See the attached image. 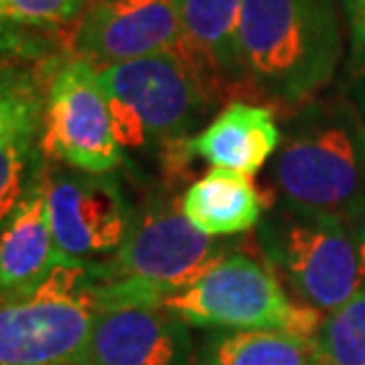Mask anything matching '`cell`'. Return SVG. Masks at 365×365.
<instances>
[{
    "label": "cell",
    "instance_id": "10",
    "mask_svg": "<svg viewBox=\"0 0 365 365\" xmlns=\"http://www.w3.org/2000/svg\"><path fill=\"white\" fill-rule=\"evenodd\" d=\"M68 50L97 71L163 52L189 57L175 0H90Z\"/></svg>",
    "mask_w": 365,
    "mask_h": 365
},
{
    "label": "cell",
    "instance_id": "1",
    "mask_svg": "<svg viewBox=\"0 0 365 365\" xmlns=\"http://www.w3.org/2000/svg\"><path fill=\"white\" fill-rule=\"evenodd\" d=\"M240 61L245 85L285 104L318 95L344 54L337 0H243Z\"/></svg>",
    "mask_w": 365,
    "mask_h": 365
},
{
    "label": "cell",
    "instance_id": "7",
    "mask_svg": "<svg viewBox=\"0 0 365 365\" xmlns=\"http://www.w3.org/2000/svg\"><path fill=\"white\" fill-rule=\"evenodd\" d=\"M259 245L307 307L330 314L363 290L354 238L339 217L278 203L262 222Z\"/></svg>",
    "mask_w": 365,
    "mask_h": 365
},
{
    "label": "cell",
    "instance_id": "9",
    "mask_svg": "<svg viewBox=\"0 0 365 365\" xmlns=\"http://www.w3.org/2000/svg\"><path fill=\"white\" fill-rule=\"evenodd\" d=\"M45 196L59 259L104 257L125 243L132 212L111 175L45 163Z\"/></svg>",
    "mask_w": 365,
    "mask_h": 365
},
{
    "label": "cell",
    "instance_id": "19",
    "mask_svg": "<svg viewBox=\"0 0 365 365\" xmlns=\"http://www.w3.org/2000/svg\"><path fill=\"white\" fill-rule=\"evenodd\" d=\"M318 346L328 365H365V287L323 318Z\"/></svg>",
    "mask_w": 365,
    "mask_h": 365
},
{
    "label": "cell",
    "instance_id": "16",
    "mask_svg": "<svg viewBox=\"0 0 365 365\" xmlns=\"http://www.w3.org/2000/svg\"><path fill=\"white\" fill-rule=\"evenodd\" d=\"M198 365H328L318 337L276 330H217L200 349Z\"/></svg>",
    "mask_w": 365,
    "mask_h": 365
},
{
    "label": "cell",
    "instance_id": "5",
    "mask_svg": "<svg viewBox=\"0 0 365 365\" xmlns=\"http://www.w3.org/2000/svg\"><path fill=\"white\" fill-rule=\"evenodd\" d=\"M97 314L88 264L59 259L34 290L0 299V365H73Z\"/></svg>",
    "mask_w": 365,
    "mask_h": 365
},
{
    "label": "cell",
    "instance_id": "6",
    "mask_svg": "<svg viewBox=\"0 0 365 365\" xmlns=\"http://www.w3.org/2000/svg\"><path fill=\"white\" fill-rule=\"evenodd\" d=\"M163 307L186 325L217 330H276L316 339L323 325L318 309L290 302L278 278L245 255H227Z\"/></svg>",
    "mask_w": 365,
    "mask_h": 365
},
{
    "label": "cell",
    "instance_id": "15",
    "mask_svg": "<svg viewBox=\"0 0 365 365\" xmlns=\"http://www.w3.org/2000/svg\"><path fill=\"white\" fill-rule=\"evenodd\" d=\"M180 210L200 234L224 238L257 227L262 196L245 175L212 168L186 189Z\"/></svg>",
    "mask_w": 365,
    "mask_h": 365
},
{
    "label": "cell",
    "instance_id": "3",
    "mask_svg": "<svg viewBox=\"0 0 365 365\" xmlns=\"http://www.w3.org/2000/svg\"><path fill=\"white\" fill-rule=\"evenodd\" d=\"M120 149L186 153L191 132L217 104V85L180 52L151 54L99 71Z\"/></svg>",
    "mask_w": 365,
    "mask_h": 365
},
{
    "label": "cell",
    "instance_id": "12",
    "mask_svg": "<svg viewBox=\"0 0 365 365\" xmlns=\"http://www.w3.org/2000/svg\"><path fill=\"white\" fill-rule=\"evenodd\" d=\"M281 139L283 132L278 130L271 108L234 102L186 142V156L250 177L276 156Z\"/></svg>",
    "mask_w": 365,
    "mask_h": 365
},
{
    "label": "cell",
    "instance_id": "21",
    "mask_svg": "<svg viewBox=\"0 0 365 365\" xmlns=\"http://www.w3.org/2000/svg\"><path fill=\"white\" fill-rule=\"evenodd\" d=\"M349 26L351 71L365 85V0H337Z\"/></svg>",
    "mask_w": 365,
    "mask_h": 365
},
{
    "label": "cell",
    "instance_id": "18",
    "mask_svg": "<svg viewBox=\"0 0 365 365\" xmlns=\"http://www.w3.org/2000/svg\"><path fill=\"white\" fill-rule=\"evenodd\" d=\"M38 139V132H26L0 142V231L45 165Z\"/></svg>",
    "mask_w": 365,
    "mask_h": 365
},
{
    "label": "cell",
    "instance_id": "17",
    "mask_svg": "<svg viewBox=\"0 0 365 365\" xmlns=\"http://www.w3.org/2000/svg\"><path fill=\"white\" fill-rule=\"evenodd\" d=\"M48 73L41 76L19 61H0V142L26 132L41 135L48 92V83L41 78Z\"/></svg>",
    "mask_w": 365,
    "mask_h": 365
},
{
    "label": "cell",
    "instance_id": "13",
    "mask_svg": "<svg viewBox=\"0 0 365 365\" xmlns=\"http://www.w3.org/2000/svg\"><path fill=\"white\" fill-rule=\"evenodd\" d=\"M59 262L45 196V165L0 231V299L24 294Z\"/></svg>",
    "mask_w": 365,
    "mask_h": 365
},
{
    "label": "cell",
    "instance_id": "8",
    "mask_svg": "<svg viewBox=\"0 0 365 365\" xmlns=\"http://www.w3.org/2000/svg\"><path fill=\"white\" fill-rule=\"evenodd\" d=\"M38 146L45 160L90 175H108L123 160L99 71L73 54L48 76Z\"/></svg>",
    "mask_w": 365,
    "mask_h": 365
},
{
    "label": "cell",
    "instance_id": "11",
    "mask_svg": "<svg viewBox=\"0 0 365 365\" xmlns=\"http://www.w3.org/2000/svg\"><path fill=\"white\" fill-rule=\"evenodd\" d=\"M73 365H193V339L163 304L106 307Z\"/></svg>",
    "mask_w": 365,
    "mask_h": 365
},
{
    "label": "cell",
    "instance_id": "22",
    "mask_svg": "<svg viewBox=\"0 0 365 365\" xmlns=\"http://www.w3.org/2000/svg\"><path fill=\"white\" fill-rule=\"evenodd\" d=\"M346 227H349V234H351V238H354V247H356V257H359L361 278H363V283H365V200H363V205L346 220Z\"/></svg>",
    "mask_w": 365,
    "mask_h": 365
},
{
    "label": "cell",
    "instance_id": "2",
    "mask_svg": "<svg viewBox=\"0 0 365 365\" xmlns=\"http://www.w3.org/2000/svg\"><path fill=\"white\" fill-rule=\"evenodd\" d=\"M271 180L281 205L349 220L365 200V128L344 104H312L287 125Z\"/></svg>",
    "mask_w": 365,
    "mask_h": 365
},
{
    "label": "cell",
    "instance_id": "14",
    "mask_svg": "<svg viewBox=\"0 0 365 365\" xmlns=\"http://www.w3.org/2000/svg\"><path fill=\"white\" fill-rule=\"evenodd\" d=\"M189 59L220 88L245 85L240 61L243 0H175Z\"/></svg>",
    "mask_w": 365,
    "mask_h": 365
},
{
    "label": "cell",
    "instance_id": "4",
    "mask_svg": "<svg viewBox=\"0 0 365 365\" xmlns=\"http://www.w3.org/2000/svg\"><path fill=\"white\" fill-rule=\"evenodd\" d=\"M224 257V245L200 234L182 210L153 205L144 215H132L130 234L111 259L88 269L99 309L163 304Z\"/></svg>",
    "mask_w": 365,
    "mask_h": 365
},
{
    "label": "cell",
    "instance_id": "20",
    "mask_svg": "<svg viewBox=\"0 0 365 365\" xmlns=\"http://www.w3.org/2000/svg\"><path fill=\"white\" fill-rule=\"evenodd\" d=\"M90 0H0V26L73 29Z\"/></svg>",
    "mask_w": 365,
    "mask_h": 365
}]
</instances>
